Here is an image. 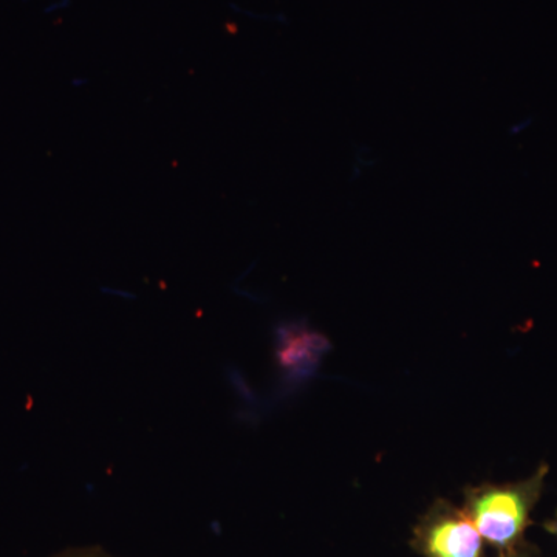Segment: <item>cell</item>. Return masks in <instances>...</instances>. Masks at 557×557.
<instances>
[{
	"label": "cell",
	"mask_w": 557,
	"mask_h": 557,
	"mask_svg": "<svg viewBox=\"0 0 557 557\" xmlns=\"http://www.w3.org/2000/svg\"><path fill=\"white\" fill-rule=\"evenodd\" d=\"M547 468H541L534 478L519 485L482 486L469 494V518L480 536L497 545L508 547L525 528L531 500L542 485Z\"/></svg>",
	"instance_id": "6da1fadb"
},
{
	"label": "cell",
	"mask_w": 557,
	"mask_h": 557,
	"mask_svg": "<svg viewBox=\"0 0 557 557\" xmlns=\"http://www.w3.org/2000/svg\"><path fill=\"white\" fill-rule=\"evenodd\" d=\"M423 548L429 557H480L482 536L469 516L443 512L424 531Z\"/></svg>",
	"instance_id": "7a4b0ae2"
},
{
	"label": "cell",
	"mask_w": 557,
	"mask_h": 557,
	"mask_svg": "<svg viewBox=\"0 0 557 557\" xmlns=\"http://www.w3.org/2000/svg\"><path fill=\"white\" fill-rule=\"evenodd\" d=\"M53 557H116L110 555V553L104 552V549L100 547H83V548H73L67 549V552L61 553V555H57Z\"/></svg>",
	"instance_id": "3957f363"
}]
</instances>
